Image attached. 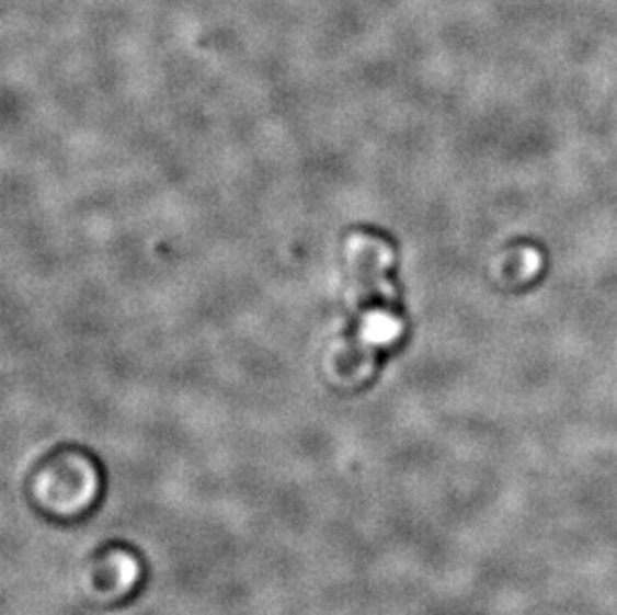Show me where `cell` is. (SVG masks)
Wrapping results in <instances>:
<instances>
[{"label": "cell", "instance_id": "cell-1", "mask_svg": "<svg viewBox=\"0 0 617 615\" xmlns=\"http://www.w3.org/2000/svg\"><path fill=\"white\" fill-rule=\"evenodd\" d=\"M67 483L58 480L57 476L45 471V476L38 481V500L45 502L46 510L53 512H82L87 510L90 503L94 502V496H99V488H101V480L80 481L77 480L89 476L90 471H94V466L90 464L89 459L82 456H62L53 464Z\"/></svg>", "mask_w": 617, "mask_h": 615}, {"label": "cell", "instance_id": "cell-2", "mask_svg": "<svg viewBox=\"0 0 617 615\" xmlns=\"http://www.w3.org/2000/svg\"><path fill=\"white\" fill-rule=\"evenodd\" d=\"M102 573L99 578L102 580H113V590H130L138 582V559L124 549H111L104 558L101 559Z\"/></svg>", "mask_w": 617, "mask_h": 615}]
</instances>
